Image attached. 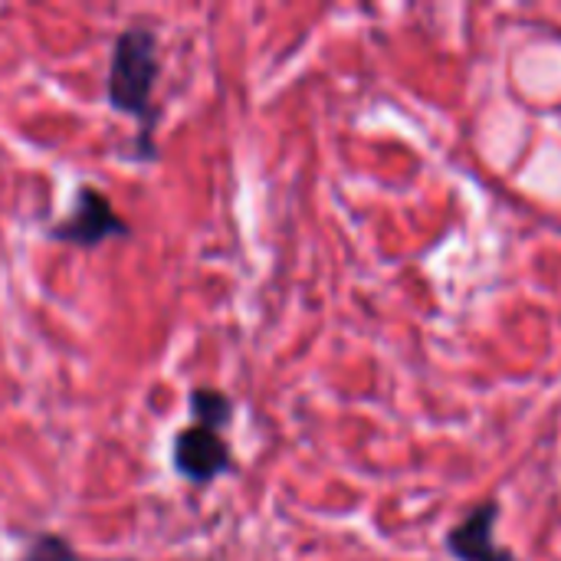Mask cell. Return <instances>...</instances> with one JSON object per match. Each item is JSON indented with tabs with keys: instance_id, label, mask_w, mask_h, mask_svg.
<instances>
[{
	"instance_id": "cell-6",
	"label": "cell",
	"mask_w": 561,
	"mask_h": 561,
	"mask_svg": "<svg viewBox=\"0 0 561 561\" xmlns=\"http://www.w3.org/2000/svg\"><path fill=\"white\" fill-rule=\"evenodd\" d=\"M16 561H82L76 546L59 533H36L26 539Z\"/></svg>"
},
{
	"instance_id": "cell-1",
	"label": "cell",
	"mask_w": 561,
	"mask_h": 561,
	"mask_svg": "<svg viewBox=\"0 0 561 561\" xmlns=\"http://www.w3.org/2000/svg\"><path fill=\"white\" fill-rule=\"evenodd\" d=\"M161 76V56H158V33L151 26H125L115 36L108 72H105V102L112 112L138 122L135 135V158L154 161L158 158V108H154V85Z\"/></svg>"
},
{
	"instance_id": "cell-3",
	"label": "cell",
	"mask_w": 561,
	"mask_h": 561,
	"mask_svg": "<svg viewBox=\"0 0 561 561\" xmlns=\"http://www.w3.org/2000/svg\"><path fill=\"white\" fill-rule=\"evenodd\" d=\"M171 467L187 486H210L233 470V450L224 434L191 424L171 440Z\"/></svg>"
},
{
	"instance_id": "cell-5",
	"label": "cell",
	"mask_w": 561,
	"mask_h": 561,
	"mask_svg": "<svg viewBox=\"0 0 561 561\" xmlns=\"http://www.w3.org/2000/svg\"><path fill=\"white\" fill-rule=\"evenodd\" d=\"M187 414L194 421V427H204V431H214V434H224L230 431L233 424V414H237V401L220 391V388H191L187 394Z\"/></svg>"
},
{
	"instance_id": "cell-4",
	"label": "cell",
	"mask_w": 561,
	"mask_h": 561,
	"mask_svg": "<svg viewBox=\"0 0 561 561\" xmlns=\"http://www.w3.org/2000/svg\"><path fill=\"white\" fill-rule=\"evenodd\" d=\"M493 523H496V503H486L473 516H467L450 533L454 556L460 561H513L493 542Z\"/></svg>"
},
{
	"instance_id": "cell-2",
	"label": "cell",
	"mask_w": 561,
	"mask_h": 561,
	"mask_svg": "<svg viewBox=\"0 0 561 561\" xmlns=\"http://www.w3.org/2000/svg\"><path fill=\"white\" fill-rule=\"evenodd\" d=\"M46 237L53 243H66L76 250H95L105 240H128L131 224L115 210L105 191H99L95 184H79L69 214L46 227Z\"/></svg>"
}]
</instances>
